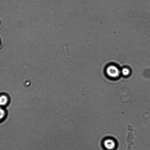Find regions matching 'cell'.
I'll return each mask as SVG.
<instances>
[{
    "label": "cell",
    "mask_w": 150,
    "mask_h": 150,
    "mask_svg": "<svg viewBox=\"0 0 150 150\" xmlns=\"http://www.w3.org/2000/svg\"><path fill=\"white\" fill-rule=\"evenodd\" d=\"M128 133L126 137L127 143V150H132V147L134 144V128L132 126H127Z\"/></svg>",
    "instance_id": "obj_1"
},
{
    "label": "cell",
    "mask_w": 150,
    "mask_h": 150,
    "mask_svg": "<svg viewBox=\"0 0 150 150\" xmlns=\"http://www.w3.org/2000/svg\"><path fill=\"white\" fill-rule=\"evenodd\" d=\"M107 75L112 78H117L120 75V72L118 69L114 65H110L106 69Z\"/></svg>",
    "instance_id": "obj_2"
},
{
    "label": "cell",
    "mask_w": 150,
    "mask_h": 150,
    "mask_svg": "<svg viewBox=\"0 0 150 150\" xmlns=\"http://www.w3.org/2000/svg\"><path fill=\"white\" fill-rule=\"evenodd\" d=\"M8 99L7 97L5 95L0 96V105L4 106L7 104L8 102Z\"/></svg>",
    "instance_id": "obj_3"
},
{
    "label": "cell",
    "mask_w": 150,
    "mask_h": 150,
    "mask_svg": "<svg viewBox=\"0 0 150 150\" xmlns=\"http://www.w3.org/2000/svg\"><path fill=\"white\" fill-rule=\"evenodd\" d=\"M6 115L5 111L3 108H0V122L3 120Z\"/></svg>",
    "instance_id": "obj_4"
},
{
    "label": "cell",
    "mask_w": 150,
    "mask_h": 150,
    "mask_svg": "<svg viewBox=\"0 0 150 150\" xmlns=\"http://www.w3.org/2000/svg\"><path fill=\"white\" fill-rule=\"evenodd\" d=\"M121 73L123 75L127 76L129 74L130 71L128 69L125 68L122 69Z\"/></svg>",
    "instance_id": "obj_5"
}]
</instances>
